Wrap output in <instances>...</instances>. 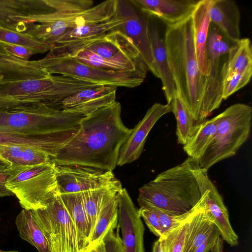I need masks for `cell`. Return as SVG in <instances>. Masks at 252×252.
I'll use <instances>...</instances> for the list:
<instances>
[{"label":"cell","instance_id":"cell-19","mask_svg":"<svg viewBox=\"0 0 252 252\" xmlns=\"http://www.w3.org/2000/svg\"><path fill=\"white\" fill-rule=\"evenodd\" d=\"M117 87L101 85L82 91L64 99L60 109L85 117L116 101Z\"/></svg>","mask_w":252,"mask_h":252},{"label":"cell","instance_id":"cell-43","mask_svg":"<svg viewBox=\"0 0 252 252\" xmlns=\"http://www.w3.org/2000/svg\"><path fill=\"white\" fill-rule=\"evenodd\" d=\"M21 167L13 168L0 169V197L13 195V193L9 190L5 185L9 178Z\"/></svg>","mask_w":252,"mask_h":252},{"label":"cell","instance_id":"cell-36","mask_svg":"<svg viewBox=\"0 0 252 252\" xmlns=\"http://www.w3.org/2000/svg\"><path fill=\"white\" fill-rule=\"evenodd\" d=\"M204 207L205 197L204 195L202 194L201 198L196 205L184 214L171 215L153 208L156 210L158 216L163 235L180 226L189 222L195 215L204 210Z\"/></svg>","mask_w":252,"mask_h":252},{"label":"cell","instance_id":"cell-30","mask_svg":"<svg viewBox=\"0 0 252 252\" xmlns=\"http://www.w3.org/2000/svg\"><path fill=\"white\" fill-rule=\"evenodd\" d=\"M119 180L101 188L81 192L82 201L90 227V237L102 204L122 189ZM90 239V238H89Z\"/></svg>","mask_w":252,"mask_h":252},{"label":"cell","instance_id":"cell-18","mask_svg":"<svg viewBox=\"0 0 252 252\" xmlns=\"http://www.w3.org/2000/svg\"><path fill=\"white\" fill-rule=\"evenodd\" d=\"M64 1V0H0V25L19 32L18 19L54 12Z\"/></svg>","mask_w":252,"mask_h":252},{"label":"cell","instance_id":"cell-2","mask_svg":"<svg viewBox=\"0 0 252 252\" xmlns=\"http://www.w3.org/2000/svg\"><path fill=\"white\" fill-rule=\"evenodd\" d=\"M164 39L177 94L196 124L206 76L199 69L191 16L167 26Z\"/></svg>","mask_w":252,"mask_h":252},{"label":"cell","instance_id":"cell-32","mask_svg":"<svg viewBox=\"0 0 252 252\" xmlns=\"http://www.w3.org/2000/svg\"><path fill=\"white\" fill-rule=\"evenodd\" d=\"M15 224L20 237L39 252H50L49 243L32 217L30 210L23 209L17 215Z\"/></svg>","mask_w":252,"mask_h":252},{"label":"cell","instance_id":"cell-4","mask_svg":"<svg viewBox=\"0 0 252 252\" xmlns=\"http://www.w3.org/2000/svg\"><path fill=\"white\" fill-rule=\"evenodd\" d=\"M201 198L188 158L142 186L139 189L137 202L140 207L154 208L174 215L188 212Z\"/></svg>","mask_w":252,"mask_h":252},{"label":"cell","instance_id":"cell-40","mask_svg":"<svg viewBox=\"0 0 252 252\" xmlns=\"http://www.w3.org/2000/svg\"><path fill=\"white\" fill-rule=\"evenodd\" d=\"M138 211L150 231L158 238L161 237L163 234L162 230L156 210L153 208L141 207Z\"/></svg>","mask_w":252,"mask_h":252},{"label":"cell","instance_id":"cell-7","mask_svg":"<svg viewBox=\"0 0 252 252\" xmlns=\"http://www.w3.org/2000/svg\"><path fill=\"white\" fill-rule=\"evenodd\" d=\"M54 162L21 167L5 186L18 198L21 206L28 210L44 207L59 193Z\"/></svg>","mask_w":252,"mask_h":252},{"label":"cell","instance_id":"cell-46","mask_svg":"<svg viewBox=\"0 0 252 252\" xmlns=\"http://www.w3.org/2000/svg\"><path fill=\"white\" fill-rule=\"evenodd\" d=\"M152 252H162L161 248L160 243L159 239L154 243Z\"/></svg>","mask_w":252,"mask_h":252},{"label":"cell","instance_id":"cell-20","mask_svg":"<svg viewBox=\"0 0 252 252\" xmlns=\"http://www.w3.org/2000/svg\"><path fill=\"white\" fill-rule=\"evenodd\" d=\"M69 56L89 66L105 70L144 72L148 71L137 49L123 52L111 58L101 57L86 49L79 50Z\"/></svg>","mask_w":252,"mask_h":252},{"label":"cell","instance_id":"cell-47","mask_svg":"<svg viewBox=\"0 0 252 252\" xmlns=\"http://www.w3.org/2000/svg\"><path fill=\"white\" fill-rule=\"evenodd\" d=\"M0 252H19L16 251H3V250H0Z\"/></svg>","mask_w":252,"mask_h":252},{"label":"cell","instance_id":"cell-44","mask_svg":"<svg viewBox=\"0 0 252 252\" xmlns=\"http://www.w3.org/2000/svg\"><path fill=\"white\" fill-rule=\"evenodd\" d=\"M220 236V232L215 226L203 243L198 247L194 252H210Z\"/></svg>","mask_w":252,"mask_h":252},{"label":"cell","instance_id":"cell-38","mask_svg":"<svg viewBox=\"0 0 252 252\" xmlns=\"http://www.w3.org/2000/svg\"><path fill=\"white\" fill-rule=\"evenodd\" d=\"M189 223L158 238L162 252H184Z\"/></svg>","mask_w":252,"mask_h":252},{"label":"cell","instance_id":"cell-5","mask_svg":"<svg viewBox=\"0 0 252 252\" xmlns=\"http://www.w3.org/2000/svg\"><path fill=\"white\" fill-rule=\"evenodd\" d=\"M83 117L46 105L0 112V131L47 134L68 141L77 132Z\"/></svg>","mask_w":252,"mask_h":252},{"label":"cell","instance_id":"cell-21","mask_svg":"<svg viewBox=\"0 0 252 252\" xmlns=\"http://www.w3.org/2000/svg\"><path fill=\"white\" fill-rule=\"evenodd\" d=\"M145 14L158 18L167 26L180 23L190 17L199 0H130Z\"/></svg>","mask_w":252,"mask_h":252},{"label":"cell","instance_id":"cell-8","mask_svg":"<svg viewBox=\"0 0 252 252\" xmlns=\"http://www.w3.org/2000/svg\"><path fill=\"white\" fill-rule=\"evenodd\" d=\"M237 42L228 38L217 26L210 23L206 46L210 71L206 77L196 124L205 120L213 111L220 106L223 100L222 86L228 54Z\"/></svg>","mask_w":252,"mask_h":252},{"label":"cell","instance_id":"cell-37","mask_svg":"<svg viewBox=\"0 0 252 252\" xmlns=\"http://www.w3.org/2000/svg\"><path fill=\"white\" fill-rule=\"evenodd\" d=\"M0 42L25 47L32 50L34 54H43L50 50L49 46L25 32H17L0 25Z\"/></svg>","mask_w":252,"mask_h":252},{"label":"cell","instance_id":"cell-31","mask_svg":"<svg viewBox=\"0 0 252 252\" xmlns=\"http://www.w3.org/2000/svg\"><path fill=\"white\" fill-rule=\"evenodd\" d=\"M118 212L116 194L106 200L101 206L88 245L82 251L92 248L99 243L111 228L118 224Z\"/></svg>","mask_w":252,"mask_h":252},{"label":"cell","instance_id":"cell-22","mask_svg":"<svg viewBox=\"0 0 252 252\" xmlns=\"http://www.w3.org/2000/svg\"><path fill=\"white\" fill-rule=\"evenodd\" d=\"M148 25L156 77L160 79L167 103L169 104L177 95V91L168 63L164 39L154 17L148 16Z\"/></svg>","mask_w":252,"mask_h":252},{"label":"cell","instance_id":"cell-9","mask_svg":"<svg viewBox=\"0 0 252 252\" xmlns=\"http://www.w3.org/2000/svg\"><path fill=\"white\" fill-rule=\"evenodd\" d=\"M38 63L50 74H60L101 85L134 88L144 81L147 72H115L98 69L83 63L69 56H45Z\"/></svg>","mask_w":252,"mask_h":252},{"label":"cell","instance_id":"cell-27","mask_svg":"<svg viewBox=\"0 0 252 252\" xmlns=\"http://www.w3.org/2000/svg\"><path fill=\"white\" fill-rule=\"evenodd\" d=\"M75 226L80 252L88 246L90 227L81 192L60 194Z\"/></svg>","mask_w":252,"mask_h":252},{"label":"cell","instance_id":"cell-48","mask_svg":"<svg viewBox=\"0 0 252 252\" xmlns=\"http://www.w3.org/2000/svg\"><path fill=\"white\" fill-rule=\"evenodd\" d=\"M3 77L0 74V83L3 82Z\"/></svg>","mask_w":252,"mask_h":252},{"label":"cell","instance_id":"cell-6","mask_svg":"<svg viewBox=\"0 0 252 252\" xmlns=\"http://www.w3.org/2000/svg\"><path fill=\"white\" fill-rule=\"evenodd\" d=\"M218 116L215 133L198 160L200 167L207 171L217 162L234 156L250 134L252 108L250 105L233 104Z\"/></svg>","mask_w":252,"mask_h":252},{"label":"cell","instance_id":"cell-12","mask_svg":"<svg viewBox=\"0 0 252 252\" xmlns=\"http://www.w3.org/2000/svg\"><path fill=\"white\" fill-rule=\"evenodd\" d=\"M189 164L201 194L204 195V212L219 230L222 239L230 246L237 245L238 236L231 225L228 210L207 171L200 167L198 160L190 158Z\"/></svg>","mask_w":252,"mask_h":252},{"label":"cell","instance_id":"cell-26","mask_svg":"<svg viewBox=\"0 0 252 252\" xmlns=\"http://www.w3.org/2000/svg\"><path fill=\"white\" fill-rule=\"evenodd\" d=\"M67 142L62 138L52 135L0 131V145L30 146L45 152L52 159Z\"/></svg>","mask_w":252,"mask_h":252},{"label":"cell","instance_id":"cell-45","mask_svg":"<svg viewBox=\"0 0 252 252\" xmlns=\"http://www.w3.org/2000/svg\"><path fill=\"white\" fill-rule=\"evenodd\" d=\"M82 252H106V245L104 239L94 247L84 250Z\"/></svg>","mask_w":252,"mask_h":252},{"label":"cell","instance_id":"cell-3","mask_svg":"<svg viewBox=\"0 0 252 252\" xmlns=\"http://www.w3.org/2000/svg\"><path fill=\"white\" fill-rule=\"evenodd\" d=\"M97 84L63 75L0 83V112L46 105L57 108L65 98Z\"/></svg>","mask_w":252,"mask_h":252},{"label":"cell","instance_id":"cell-16","mask_svg":"<svg viewBox=\"0 0 252 252\" xmlns=\"http://www.w3.org/2000/svg\"><path fill=\"white\" fill-rule=\"evenodd\" d=\"M123 22L117 14L100 23L91 24L75 28L62 36L52 45L48 57L70 56L88 43L114 30Z\"/></svg>","mask_w":252,"mask_h":252},{"label":"cell","instance_id":"cell-39","mask_svg":"<svg viewBox=\"0 0 252 252\" xmlns=\"http://www.w3.org/2000/svg\"><path fill=\"white\" fill-rule=\"evenodd\" d=\"M252 71L234 74L224 80L222 97L226 99L228 97L245 87L250 81Z\"/></svg>","mask_w":252,"mask_h":252},{"label":"cell","instance_id":"cell-24","mask_svg":"<svg viewBox=\"0 0 252 252\" xmlns=\"http://www.w3.org/2000/svg\"><path fill=\"white\" fill-rule=\"evenodd\" d=\"M194 43L199 69L202 75L208 76L210 64L206 53V41L210 24L208 0H199L191 15Z\"/></svg>","mask_w":252,"mask_h":252},{"label":"cell","instance_id":"cell-42","mask_svg":"<svg viewBox=\"0 0 252 252\" xmlns=\"http://www.w3.org/2000/svg\"><path fill=\"white\" fill-rule=\"evenodd\" d=\"M2 43L4 48L9 54L21 60L28 61L34 54L32 50L25 47L15 44Z\"/></svg>","mask_w":252,"mask_h":252},{"label":"cell","instance_id":"cell-10","mask_svg":"<svg viewBox=\"0 0 252 252\" xmlns=\"http://www.w3.org/2000/svg\"><path fill=\"white\" fill-rule=\"evenodd\" d=\"M118 0H107L86 10L58 18L30 23L27 34L50 48L67 32L84 25L107 21L115 16Z\"/></svg>","mask_w":252,"mask_h":252},{"label":"cell","instance_id":"cell-11","mask_svg":"<svg viewBox=\"0 0 252 252\" xmlns=\"http://www.w3.org/2000/svg\"><path fill=\"white\" fill-rule=\"evenodd\" d=\"M50 245V252H80L75 226L59 193L42 208L30 210Z\"/></svg>","mask_w":252,"mask_h":252},{"label":"cell","instance_id":"cell-17","mask_svg":"<svg viewBox=\"0 0 252 252\" xmlns=\"http://www.w3.org/2000/svg\"><path fill=\"white\" fill-rule=\"evenodd\" d=\"M172 111L169 104L155 103L147 111L143 119L135 126L122 146L117 166L130 163L141 156L147 136L158 121Z\"/></svg>","mask_w":252,"mask_h":252},{"label":"cell","instance_id":"cell-15","mask_svg":"<svg viewBox=\"0 0 252 252\" xmlns=\"http://www.w3.org/2000/svg\"><path fill=\"white\" fill-rule=\"evenodd\" d=\"M117 198L118 224L122 234V252H145L144 226L138 209L125 188L118 192Z\"/></svg>","mask_w":252,"mask_h":252},{"label":"cell","instance_id":"cell-41","mask_svg":"<svg viewBox=\"0 0 252 252\" xmlns=\"http://www.w3.org/2000/svg\"><path fill=\"white\" fill-rule=\"evenodd\" d=\"M117 226L111 228L104 238L106 252H122V240L118 233L119 229L115 232Z\"/></svg>","mask_w":252,"mask_h":252},{"label":"cell","instance_id":"cell-1","mask_svg":"<svg viewBox=\"0 0 252 252\" xmlns=\"http://www.w3.org/2000/svg\"><path fill=\"white\" fill-rule=\"evenodd\" d=\"M118 101L83 117L77 132L52 158L56 165H79L113 171L132 129L123 123Z\"/></svg>","mask_w":252,"mask_h":252},{"label":"cell","instance_id":"cell-25","mask_svg":"<svg viewBox=\"0 0 252 252\" xmlns=\"http://www.w3.org/2000/svg\"><path fill=\"white\" fill-rule=\"evenodd\" d=\"M51 156L33 147L0 145V169L52 162Z\"/></svg>","mask_w":252,"mask_h":252},{"label":"cell","instance_id":"cell-23","mask_svg":"<svg viewBox=\"0 0 252 252\" xmlns=\"http://www.w3.org/2000/svg\"><path fill=\"white\" fill-rule=\"evenodd\" d=\"M208 11L210 22L228 38L234 41L241 39L240 13L234 1L208 0Z\"/></svg>","mask_w":252,"mask_h":252},{"label":"cell","instance_id":"cell-33","mask_svg":"<svg viewBox=\"0 0 252 252\" xmlns=\"http://www.w3.org/2000/svg\"><path fill=\"white\" fill-rule=\"evenodd\" d=\"M252 71V46L249 38H241L228 54L224 80L237 73Z\"/></svg>","mask_w":252,"mask_h":252},{"label":"cell","instance_id":"cell-13","mask_svg":"<svg viewBox=\"0 0 252 252\" xmlns=\"http://www.w3.org/2000/svg\"><path fill=\"white\" fill-rule=\"evenodd\" d=\"M116 14L123 20L114 30L128 37L138 50L148 70L157 76L148 32V16L130 0H118Z\"/></svg>","mask_w":252,"mask_h":252},{"label":"cell","instance_id":"cell-14","mask_svg":"<svg viewBox=\"0 0 252 252\" xmlns=\"http://www.w3.org/2000/svg\"><path fill=\"white\" fill-rule=\"evenodd\" d=\"M59 194L81 192L118 181L113 171L79 165H56Z\"/></svg>","mask_w":252,"mask_h":252},{"label":"cell","instance_id":"cell-29","mask_svg":"<svg viewBox=\"0 0 252 252\" xmlns=\"http://www.w3.org/2000/svg\"><path fill=\"white\" fill-rule=\"evenodd\" d=\"M82 49L104 58H111L123 52L137 48L126 35L119 31L112 30L92 41Z\"/></svg>","mask_w":252,"mask_h":252},{"label":"cell","instance_id":"cell-34","mask_svg":"<svg viewBox=\"0 0 252 252\" xmlns=\"http://www.w3.org/2000/svg\"><path fill=\"white\" fill-rule=\"evenodd\" d=\"M215 226L204 210L195 215L188 224L184 252H194Z\"/></svg>","mask_w":252,"mask_h":252},{"label":"cell","instance_id":"cell-35","mask_svg":"<svg viewBox=\"0 0 252 252\" xmlns=\"http://www.w3.org/2000/svg\"><path fill=\"white\" fill-rule=\"evenodd\" d=\"M169 104L176 120V134L178 143L184 145L195 122L177 94L172 98Z\"/></svg>","mask_w":252,"mask_h":252},{"label":"cell","instance_id":"cell-28","mask_svg":"<svg viewBox=\"0 0 252 252\" xmlns=\"http://www.w3.org/2000/svg\"><path fill=\"white\" fill-rule=\"evenodd\" d=\"M218 121L217 115L194 125L183 145L189 158L200 159L215 133Z\"/></svg>","mask_w":252,"mask_h":252}]
</instances>
